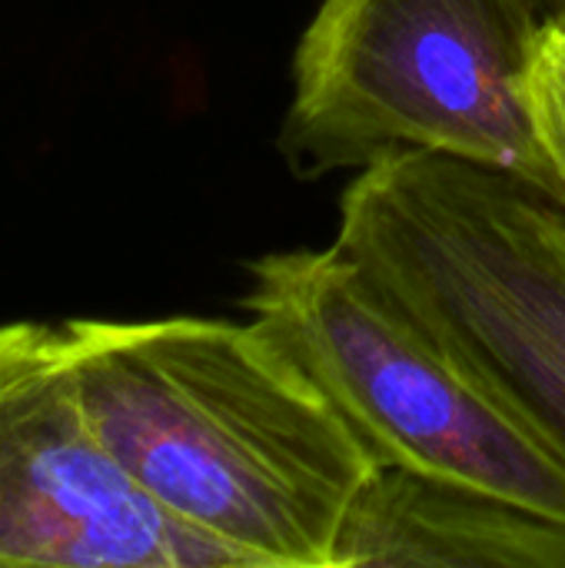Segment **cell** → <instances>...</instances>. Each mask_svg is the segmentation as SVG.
<instances>
[{"label":"cell","instance_id":"obj_1","mask_svg":"<svg viewBox=\"0 0 565 568\" xmlns=\"http://www.w3.org/2000/svg\"><path fill=\"white\" fill-rule=\"evenodd\" d=\"M60 329L97 436L157 506L246 568H333L376 466L253 323L63 320Z\"/></svg>","mask_w":565,"mask_h":568},{"label":"cell","instance_id":"obj_2","mask_svg":"<svg viewBox=\"0 0 565 568\" xmlns=\"http://www.w3.org/2000/svg\"><path fill=\"white\" fill-rule=\"evenodd\" d=\"M333 243L565 456V200L470 160L396 153L343 190Z\"/></svg>","mask_w":565,"mask_h":568},{"label":"cell","instance_id":"obj_3","mask_svg":"<svg viewBox=\"0 0 565 568\" xmlns=\"http://www.w3.org/2000/svg\"><path fill=\"white\" fill-rule=\"evenodd\" d=\"M546 17L543 0H323L293 57L283 163L316 180L443 153L559 196L526 113Z\"/></svg>","mask_w":565,"mask_h":568},{"label":"cell","instance_id":"obj_4","mask_svg":"<svg viewBox=\"0 0 565 568\" xmlns=\"http://www.w3.org/2000/svg\"><path fill=\"white\" fill-rule=\"evenodd\" d=\"M250 323L316 386L376 469L565 519V456L490 396L343 246L246 263Z\"/></svg>","mask_w":565,"mask_h":568},{"label":"cell","instance_id":"obj_5","mask_svg":"<svg viewBox=\"0 0 565 568\" xmlns=\"http://www.w3.org/2000/svg\"><path fill=\"white\" fill-rule=\"evenodd\" d=\"M246 568L97 436L60 323H0V568Z\"/></svg>","mask_w":565,"mask_h":568},{"label":"cell","instance_id":"obj_6","mask_svg":"<svg viewBox=\"0 0 565 568\" xmlns=\"http://www.w3.org/2000/svg\"><path fill=\"white\" fill-rule=\"evenodd\" d=\"M565 568V519L496 493L376 469L360 489L333 568Z\"/></svg>","mask_w":565,"mask_h":568},{"label":"cell","instance_id":"obj_7","mask_svg":"<svg viewBox=\"0 0 565 568\" xmlns=\"http://www.w3.org/2000/svg\"><path fill=\"white\" fill-rule=\"evenodd\" d=\"M526 113L565 200V7L553 10L536 33L526 67Z\"/></svg>","mask_w":565,"mask_h":568}]
</instances>
